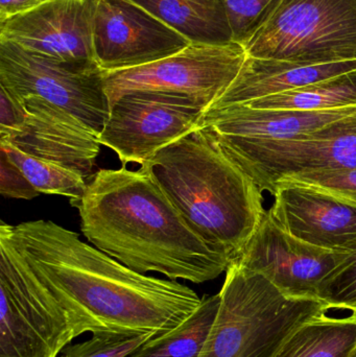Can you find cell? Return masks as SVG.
<instances>
[{"instance_id":"15","label":"cell","mask_w":356,"mask_h":357,"mask_svg":"<svg viewBox=\"0 0 356 357\" xmlns=\"http://www.w3.org/2000/svg\"><path fill=\"white\" fill-rule=\"evenodd\" d=\"M270 212L293 236L328 250H338L356 237V206L302 185L276 183Z\"/></svg>"},{"instance_id":"24","label":"cell","mask_w":356,"mask_h":357,"mask_svg":"<svg viewBox=\"0 0 356 357\" xmlns=\"http://www.w3.org/2000/svg\"><path fill=\"white\" fill-rule=\"evenodd\" d=\"M155 337L152 333H93L83 343L68 345L60 357H127Z\"/></svg>"},{"instance_id":"21","label":"cell","mask_w":356,"mask_h":357,"mask_svg":"<svg viewBox=\"0 0 356 357\" xmlns=\"http://www.w3.org/2000/svg\"><path fill=\"white\" fill-rule=\"evenodd\" d=\"M221 304V296L205 295L196 312L177 328L153 337L127 357H199Z\"/></svg>"},{"instance_id":"28","label":"cell","mask_w":356,"mask_h":357,"mask_svg":"<svg viewBox=\"0 0 356 357\" xmlns=\"http://www.w3.org/2000/svg\"><path fill=\"white\" fill-rule=\"evenodd\" d=\"M26 116V109L10 92L0 86V134L20 126Z\"/></svg>"},{"instance_id":"22","label":"cell","mask_w":356,"mask_h":357,"mask_svg":"<svg viewBox=\"0 0 356 357\" xmlns=\"http://www.w3.org/2000/svg\"><path fill=\"white\" fill-rule=\"evenodd\" d=\"M0 149L22 171L38 192L75 199L82 197L87 187L83 176L67 167L25 154L10 144L0 142Z\"/></svg>"},{"instance_id":"7","label":"cell","mask_w":356,"mask_h":357,"mask_svg":"<svg viewBox=\"0 0 356 357\" xmlns=\"http://www.w3.org/2000/svg\"><path fill=\"white\" fill-rule=\"evenodd\" d=\"M208 135L261 191L293 174L356 169V112L293 139Z\"/></svg>"},{"instance_id":"18","label":"cell","mask_w":356,"mask_h":357,"mask_svg":"<svg viewBox=\"0 0 356 357\" xmlns=\"http://www.w3.org/2000/svg\"><path fill=\"white\" fill-rule=\"evenodd\" d=\"M187 38L192 43L226 45L231 29L223 0H130Z\"/></svg>"},{"instance_id":"6","label":"cell","mask_w":356,"mask_h":357,"mask_svg":"<svg viewBox=\"0 0 356 357\" xmlns=\"http://www.w3.org/2000/svg\"><path fill=\"white\" fill-rule=\"evenodd\" d=\"M75 339L60 304L0 241V357H58Z\"/></svg>"},{"instance_id":"5","label":"cell","mask_w":356,"mask_h":357,"mask_svg":"<svg viewBox=\"0 0 356 357\" xmlns=\"http://www.w3.org/2000/svg\"><path fill=\"white\" fill-rule=\"evenodd\" d=\"M242 46L252 58L356 61V0H274Z\"/></svg>"},{"instance_id":"3","label":"cell","mask_w":356,"mask_h":357,"mask_svg":"<svg viewBox=\"0 0 356 357\" xmlns=\"http://www.w3.org/2000/svg\"><path fill=\"white\" fill-rule=\"evenodd\" d=\"M141 169L188 226L230 262L265 215L263 191L201 128L161 149Z\"/></svg>"},{"instance_id":"26","label":"cell","mask_w":356,"mask_h":357,"mask_svg":"<svg viewBox=\"0 0 356 357\" xmlns=\"http://www.w3.org/2000/svg\"><path fill=\"white\" fill-rule=\"evenodd\" d=\"M274 0H223L232 42L242 46Z\"/></svg>"},{"instance_id":"13","label":"cell","mask_w":356,"mask_h":357,"mask_svg":"<svg viewBox=\"0 0 356 357\" xmlns=\"http://www.w3.org/2000/svg\"><path fill=\"white\" fill-rule=\"evenodd\" d=\"M93 44L100 68L113 71L162 60L192 42L130 0H98Z\"/></svg>"},{"instance_id":"14","label":"cell","mask_w":356,"mask_h":357,"mask_svg":"<svg viewBox=\"0 0 356 357\" xmlns=\"http://www.w3.org/2000/svg\"><path fill=\"white\" fill-rule=\"evenodd\" d=\"M24 121L0 134V142L91 178L100 154L98 135L81 119L41 98H25Z\"/></svg>"},{"instance_id":"30","label":"cell","mask_w":356,"mask_h":357,"mask_svg":"<svg viewBox=\"0 0 356 357\" xmlns=\"http://www.w3.org/2000/svg\"><path fill=\"white\" fill-rule=\"evenodd\" d=\"M353 357H356V356H353Z\"/></svg>"},{"instance_id":"16","label":"cell","mask_w":356,"mask_h":357,"mask_svg":"<svg viewBox=\"0 0 356 357\" xmlns=\"http://www.w3.org/2000/svg\"><path fill=\"white\" fill-rule=\"evenodd\" d=\"M355 112L356 107L330 111H291L253 109L244 104L209 106L198 128L215 136L293 139Z\"/></svg>"},{"instance_id":"1","label":"cell","mask_w":356,"mask_h":357,"mask_svg":"<svg viewBox=\"0 0 356 357\" xmlns=\"http://www.w3.org/2000/svg\"><path fill=\"white\" fill-rule=\"evenodd\" d=\"M6 241L66 312L75 337L86 333L164 335L202 301L187 285L140 274L52 220L1 222Z\"/></svg>"},{"instance_id":"8","label":"cell","mask_w":356,"mask_h":357,"mask_svg":"<svg viewBox=\"0 0 356 357\" xmlns=\"http://www.w3.org/2000/svg\"><path fill=\"white\" fill-rule=\"evenodd\" d=\"M240 44L192 43L181 52L144 66L102 71L109 108L132 92L187 96L209 107L233 83L246 60Z\"/></svg>"},{"instance_id":"4","label":"cell","mask_w":356,"mask_h":357,"mask_svg":"<svg viewBox=\"0 0 356 357\" xmlns=\"http://www.w3.org/2000/svg\"><path fill=\"white\" fill-rule=\"evenodd\" d=\"M217 319L199 357H271L303 321L332 310L316 298L286 295L263 275L230 262Z\"/></svg>"},{"instance_id":"29","label":"cell","mask_w":356,"mask_h":357,"mask_svg":"<svg viewBox=\"0 0 356 357\" xmlns=\"http://www.w3.org/2000/svg\"><path fill=\"white\" fill-rule=\"evenodd\" d=\"M49 0H0V22L29 12Z\"/></svg>"},{"instance_id":"11","label":"cell","mask_w":356,"mask_h":357,"mask_svg":"<svg viewBox=\"0 0 356 357\" xmlns=\"http://www.w3.org/2000/svg\"><path fill=\"white\" fill-rule=\"evenodd\" d=\"M98 1L49 0L0 22V41L77 70H100L93 44Z\"/></svg>"},{"instance_id":"23","label":"cell","mask_w":356,"mask_h":357,"mask_svg":"<svg viewBox=\"0 0 356 357\" xmlns=\"http://www.w3.org/2000/svg\"><path fill=\"white\" fill-rule=\"evenodd\" d=\"M342 261L322 281L319 298L332 310H353L356 306V237L341 248Z\"/></svg>"},{"instance_id":"2","label":"cell","mask_w":356,"mask_h":357,"mask_svg":"<svg viewBox=\"0 0 356 357\" xmlns=\"http://www.w3.org/2000/svg\"><path fill=\"white\" fill-rule=\"evenodd\" d=\"M91 178L70 204L96 249L135 272L169 280L200 284L227 271L229 258L206 245L141 167L100 169Z\"/></svg>"},{"instance_id":"9","label":"cell","mask_w":356,"mask_h":357,"mask_svg":"<svg viewBox=\"0 0 356 357\" xmlns=\"http://www.w3.org/2000/svg\"><path fill=\"white\" fill-rule=\"evenodd\" d=\"M207 108L178 94H125L111 107L98 142L114 151L123 165L142 167L161 149L196 130Z\"/></svg>"},{"instance_id":"27","label":"cell","mask_w":356,"mask_h":357,"mask_svg":"<svg viewBox=\"0 0 356 357\" xmlns=\"http://www.w3.org/2000/svg\"><path fill=\"white\" fill-rule=\"evenodd\" d=\"M0 195L10 199H33L41 193L36 190L24 174L0 149Z\"/></svg>"},{"instance_id":"12","label":"cell","mask_w":356,"mask_h":357,"mask_svg":"<svg viewBox=\"0 0 356 357\" xmlns=\"http://www.w3.org/2000/svg\"><path fill=\"white\" fill-rule=\"evenodd\" d=\"M343 258L342 249H323L293 236L269 210L244 250L231 262L263 275L286 295L320 299L322 281Z\"/></svg>"},{"instance_id":"20","label":"cell","mask_w":356,"mask_h":357,"mask_svg":"<svg viewBox=\"0 0 356 357\" xmlns=\"http://www.w3.org/2000/svg\"><path fill=\"white\" fill-rule=\"evenodd\" d=\"M253 109L330 111L356 107V70L247 102Z\"/></svg>"},{"instance_id":"10","label":"cell","mask_w":356,"mask_h":357,"mask_svg":"<svg viewBox=\"0 0 356 357\" xmlns=\"http://www.w3.org/2000/svg\"><path fill=\"white\" fill-rule=\"evenodd\" d=\"M0 86L19 102L36 96L61 107L98 136L110 113L102 70H77L6 41H0Z\"/></svg>"},{"instance_id":"17","label":"cell","mask_w":356,"mask_h":357,"mask_svg":"<svg viewBox=\"0 0 356 357\" xmlns=\"http://www.w3.org/2000/svg\"><path fill=\"white\" fill-rule=\"evenodd\" d=\"M353 70H356V61L302 64L247 56L233 83L210 106L247 104Z\"/></svg>"},{"instance_id":"25","label":"cell","mask_w":356,"mask_h":357,"mask_svg":"<svg viewBox=\"0 0 356 357\" xmlns=\"http://www.w3.org/2000/svg\"><path fill=\"white\" fill-rule=\"evenodd\" d=\"M276 183L313 187L356 206V169L302 172L286 176Z\"/></svg>"},{"instance_id":"19","label":"cell","mask_w":356,"mask_h":357,"mask_svg":"<svg viewBox=\"0 0 356 357\" xmlns=\"http://www.w3.org/2000/svg\"><path fill=\"white\" fill-rule=\"evenodd\" d=\"M334 318L320 312L293 329L271 357H353L356 351V310Z\"/></svg>"}]
</instances>
